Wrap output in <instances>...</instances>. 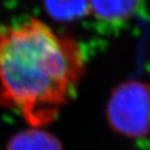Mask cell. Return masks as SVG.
<instances>
[{"label":"cell","instance_id":"cell-5","mask_svg":"<svg viewBox=\"0 0 150 150\" xmlns=\"http://www.w3.org/2000/svg\"><path fill=\"white\" fill-rule=\"evenodd\" d=\"M48 12L58 20H72L81 17L87 11V0H45Z\"/></svg>","mask_w":150,"mask_h":150},{"label":"cell","instance_id":"cell-1","mask_svg":"<svg viewBox=\"0 0 150 150\" xmlns=\"http://www.w3.org/2000/svg\"><path fill=\"white\" fill-rule=\"evenodd\" d=\"M85 54L38 19L0 27V102L33 127L56 119L76 93Z\"/></svg>","mask_w":150,"mask_h":150},{"label":"cell","instance_id":"cell-2","mask_svg":"<svg viewBox=\"0 0 150 150\" xmlns=\"http://www.w3.org/2000/svg\"><path fill=\"white\" fill-rule=\"evenodd\" d=\"M108 118L113 129L129 137L150 132V87L129 81L113 91L108 105Z\"/></svg>","mask_w":150,"mask_h":150},{"label":"cell","instance_id":"cell-3","mask_svg":"<svg viewBox=\"0 0 150 150\" xmlns=\"http://www.w3.org/2000/svg\"><path fill=\"white\" fill-rule=\"evenodd\" d=\"M89 11L97 19L109 23L128 20L138 11L141 0H87Z\"/></svg>","mask_w":150,"mask_h":150},{"label":"cell","instance_id":"cell-4","mask_svg":"<svg viewBox=\"0 0 150 150\" xmlns=\"http://www.w3.org/2000/svg\"><path fill=\"white\" fill-rule=\"evenodd\" d=\"M8 150H61L52 136L40 130H28L17 134L10 141Z\"/></svg>","mask_w":150,"mask_h":150}]
</instances>
